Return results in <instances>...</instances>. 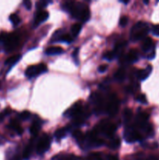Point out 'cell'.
<instances>
[{"mask_svg":"<svg viewBox=\"0 0 159 160\" xmlns=\"http://www.w3.org/2000/svg\"><path fill=\"white\" fill-rule=\"evenodd\" d=\"M81 29H82V25L80 23H74L71 27V33L73 37H76L80 34Z\"/></svg>","mask_w":159,"mask_h":160,"instance_id":"d4e9b609","label":"cell"},{"mask_svg":"<svg viewBox=\"0 0 159 160\" xmlns=\"http://www.w3.org/2000/svg\"><path fill=\"white\" fill-rule=\"evenodd\" d=\"M144 2V3H146V4H147V3H148V2H147V1H144V2Z\"/></svg>","mask_w":159,"mask_h":160,"instance_id":"ee69618b","label":"cell"},{"mask_svg":"<svg viewBox=\"0 0 159 160\" xmlns=\"http://www.w3.org/2000/svg\"><path fill=\"white\" fill-rule=\"evenodd\" d=\"M137 101L139 102L142 104H147V97L144 94H140V95H137Z\"/></svg>","mask_w":159,"mask_h":160,"instance_id":"4dcf8cb0","label":"cell"},{"mask_svg":"<svg viewBox=\"0 0 159 160\" xmlns=\"http://www.w3.org/2000/svg\"><path fill=\"white\" fill-rule=\"evenodd\" d=\"M31 113L29 112V111L25 110V111H23V112H22L19 115V117H20L21 120H27L30 117H31Z\"/></svg>","mask_w":159,"mask_h":160,"instance_id":"1f68e13d","label":"cell"},{"mask_svg":"<svg viewBox=\"0 0 159 160\" xmlns=\"http://www.w3.org/2000/svg\"><path fill=\"white\" fill-rule=\"evenodd\" d=\"M73 137L79 144H83L85 140V135L80 131H75L73 134Z\"/></svg>","mask_w":159,"mask_h":160,"instance_id":"7402d4cb","label":"cell"},{"mask_svg":"<svg viewBox=\"0 0 159 160\" xmlns=\"http://www.w3.org/2000/svg\"><path fill=\"white\" fill-rule=\"evenodd\" d=\"M9 20L13 24V26H17L20 23V17L16 13H12L9 16Z\"/></svg>","mask_w":159,"mask_h":160,"instance_id":"4316f807","label":"cell"},{"mask_svg":"<svg viewBox=\"0 0 159 160\" xmlns=\"http://www.w3.org/2000/svg\"><path fill=\"white\" fill-rule=\"evenodd\" d=\"M85 160H101V154L99 152H92L86 158Z\"/></svg>","mask_w":159,"mask_h":160,"instance_id":"83f0119b","label":"cell"},{"mask_svg":"<svg viewBox=\"0 0 159 160\" xmlns=\"http://www.w3.org/2000/svg\"><path fill=\"white\" fill-rule=\"evenodd\" d=\"M49 17V14L46 11H39L37 13L35 17V20H34V27H37L42 22H45V20H47V19Z\"/></svg>","mask_w":159,"mask_h":160,"instance_id":"8fae6325","label":"cell"},{"mask_svg":"<svg viewBox=\"0 0 159 160\" xmlns=\"http://www.w3.org/2000/svg\"><path fill=\"white\" fill-rule=\"evenodd\" d=\"M148 31L149 28L146 23L141 21L138 22L131 29L130 39L132 42L141 40L148 34Z\"/></svg>","mask_w":159,"mask_h":160,"instance_id":"7a4b0ae2","label":"cell"},{"mask_svg":"<svg viewBox=\"0 0 159 160\" xmlns=\"http://www.w3.org/2000/svg\"><path fill=\"white\" fill-rule=\"evenodd\" d=\"M66 133H67L66 128H59V129H58L57 131H55V137L58 139L63 138L66 135Z\"/></svg>","mask_w":159,"mask_h":160,"instance_id":"484cf974","label":"cell"},{"mask_svg":"<svg viewBox=\"0 0 159 160\" xmlns=\"http://www.w3.org/2000/svg\"><path fill=\"white\" fill-rule=\"evenodd\" d=\"M9 128H11L12 130H13V131H15L16 132H17V134H19V135H21L23 133V129L22 128V127L19 124L18 122L16 121V120H12V121L9 123Z\"/></svg>","mask_w":159,"mask_h":160,"instance_id":"2e32d148","label":"cell"},{"mask_svg":"<svg viewBox=\"0 0 159 160\" xmlns=\"http://www.w3.org/2000/svg\"><path fill=\"white\" fill-rule=\"evenodd\" d=\"M120 144H121L120 139L118 138H115L111 139V141L108 144V146L111 149H117L120 146Z\"/></svg>","mask_w":159,"mask_h":160,"instance_id":"ffe728a7","label":"cell"},{"mask_svg":"<svg viewBox=\"0 0 159 160\" xmlns=\"http://www.w3.org/2000/svg\"><path fill=\"white\" fill-rule=\"evenodd\" d=\"M154 56H155V52H154V50H151V52L148 55L147 58L149 59H152L154 58Z\"/></svg>","mask_w":159,"mask_h":160,"instance_id":"ab89813d","label":"cell"},{"mask_svg":"<svg viewBox=\"0 0 159 160\" xmlns=\"http://www.w3.org/2000/svg\"><path fill=\"white\" fill-rule=\"evenodd\" d=\"M20 42V38L15 33L12 34H7L2 45L4 46V49L6 52H9L15 49L19 45Z\"/></svg>","mask_w":159,"mask_h":160,"instance_id":"277c9868","label":"cell"},{"mask_svg":"<svg viewBox=\"0 0 159 160\" xmlns=\"http://www.w3.org/2000/svg\"><path fill=\"white\" fill-rule=\"evenodd\" d=\"M139 54L138 52L135 49H132L129 52V53L126 56V60L129 63H133L138 60Z\"/></svg>","mask_w":159,"mask_h":160,"instance_id":"5bb4252c","label":"cell"},{"mask_svg":"<svg viewBox=\"0 0 159 160\" xmlns=\"http://www.w3.org/2000/svg\"><path fill=\"white\" fill-rule=\"evenodd\" d=\"M77 54H78V48H76L74 51V52L73 53V57L76 58L77 57Z\"/></svg>","mask_w":159,"mask_h":160,"instance_id":"b9f144b4","label":"cell"},{"mask_svg":"<svg viewBox=\"0 0 159 160\" xmlns=\"http://www.w3.org/2000/svg\"><path fill=\"white\" fill-rule=\"evenodd\" d=\"M140 160H159V158L156 156H151L145 159H140Z\"/></svg>","mask_w":159,"mask_h":160,"instance_id":"f35d334b","label":"cell"},{"mask_svg":"<svg viewBox=\"0 0 159 160\" xmlns=\"http://www.w3.org/2000/svg\"><path fill=\"white\" fill-rule=\"evenodd\" d=\"M83 108L84 107H83L82 106V102H78L75 103L70 109H69L68 110L65 112V115L73 118V117H76V116L82 110Z\"/></svg>","mask_w":159,"mask_h":160,"instance_id":"30bf717a","label":"cell"},{"mask_svg":"<svg viewBox=\"0 0 159 160\" xmlns=\"http://www.w3.org/2000/svg\"><path fill=\"white\" fill-rule=\"evenodd\" d=\"M116 131V126L114 123L108 121V120H103L98 126L94 128L93 132L98 136V134H103L107 137H112Z\"/></svg>","mask_w":159,"mask_h":160,"instance_id":"3957f363","label":"cell"},{"mask_svg":"<svg viewBox=\"0 0 159 160\" xmlns=\"http://www.w3.org/2000/svg\"><path fill=\"white\" fill-rule=\"evenodd\" d=\"M53 160H85L80 157L74 156L72 154H62L56 156L53 158Z\"/></svg>","mask_w":159,"mask_h":160,"instance_id":"4fadbf2b","label":"cell"},{"mask_svg":"<svg viewBox=\"0 0 159 160\" xmlns=\"http://www.w3.org/2000/svg\"><path fill=\"white\" fill-rule=\"evenodd\" d=\"M123 120H124L125 123H128L131 120L132 117V111L130 109H125L124 112H123Z\"/></svg>","mask_w":159,"mask_h":160,"instance_id":"cb8c5ba5","label":"cell"},{"mask_svg":"<svg viewBox=\"0 0 159 160\" xmlns=\"http://www.w3.org/2000/svg\"><path fill=\"white\" fill-rule=\"evenodd\" d=\"M33 151V142H30L29 145L25 148L24 151L23 152V158L24 159H28L31 156V153Z\"/></svg>","mask_w":159,"mask_h":160,"instance_id":"603a6c76","label":"cell"},{"mask_svg":"<svg viewBox=\"0 0 159 160\" xmlns=\"http://www.w3.org/2000/svg\"><path fill=\"white\" fill-rule=\"evenodd\" d=\"M63 48L60 46H51L46 49V54L49 56L53 55H59L63 53Z\"/></svg>","mask_w":159,"mask_h":160,"instance_id":"9a60e30c","label":"cell"},{"mask_svg":"<svg viewBox=\"0 0 159 160\" xmlns=\"http://www.w3.org/2000/svg\"><path fill=\"white\" fill-rule=\"evenodd\" d=\"M115 56H116V55H115V52L114 51H108L107 52L104 53V58H105V59L108 61L112 60Z\"/></svg>","mask_w":159,"mask_h":160,"instance_id":"f546056e","label":"cell"},{"mask_svg":"<svg viewBox=\"0 0 159 160\" xmlns=\"http://www.w3.org/2000/svg\"><path fill=\"white\" fill-rule=\"evenodd\" d=\"M41 129V123L39 122L35 121L32 123V125L30 128V133L31 134V135L36 136L38 134L39 131Z\"/></svg>","mask_w":159,"mask_h":160,"instance_id":"ac0fdd59","label":"cell"},{"mask_svg":"<svg viewBox=\"0 0 159 160\" xmlns=\"http://www.w3.org/2000/svg\"><path fill=\"white\" fill-rule=\"evenodd\" d=\"M108 69V66L105 65V64H102V65L99 66V67H98V71L100 72V73H104V72L107 70Z\"/></svg>","mask_w":159,"mask_h":160,"instance_id":"74e56055","label":"cell"},{"mask_svg":"<svg viewBox=\"0 0 159 160\" xmlns=\"http://www.w3.org/2000/svg\"><path fill=\"white\" fill-rule=\"evenodd\" d=\"M10 109H6L5 110H3L2 112H0V123H2V122L4 120L5 117H6V116L9 115V113H10Z\"/></svg>","mask_w":159,"mask_h":160,"instance_id":"836d02e7","label":"cell"},{"mask_svg":"<svg viewBox=\"0 0 159 160\" xmlns=\"http://www.w3.org/2000/svg\"><path fill=\"white\" fill-rule=\"evenodd\" d=\"M48 70L47 66L44 63L37 64V65L30 66L26 68L25 71V75L28 78H32L36 76H38L41 73H43Z\"/></svg>","mask_w":159,"mask_h":160,"instance_id":"5b68a950","label":"cell"},{"mask_svg":"<svg viewBox=\"0 0 159 160\" xmlns=\"http://www.w3.org/2000/svg\"><path fill=\"white\" fill-rule=\"evenodd\" d=\"M47 4H48V2L46 1H38L36 3V8H37L38 10L41 11L42 9L46 7Z\"/></svg>","mask_w":159,"mask_h":160,"instance_id":"d6a6232c","label":"cell"},{"mask_svg":"<svg viewBox=\"0 0 159 160\" xmlns=\"http://www.w3.org/2000/svg\"><path fill=\"white\" fill-rule=\"evenodd\" d=\"M20 59H21V56L20 55H16V56H11V57L8 58L6 59V62H5V64L9 66V67H12V66L15 65Z\"/></svg>","mask_w":159,"mask_h":160,"instance_id":"d6986e66","label":"cell"},{"mask_svg":"<svg viewBox=\"0 0 159 160\" xmlns=\"http://www.w3.org/2000/svg\"><path fill=\"white\" fill-rule=\"evenodd\" d=\"M65 10L68 11L72 17L80 20L82 22H86L90 19V9L84 4L77 2H66L62 6Z\"/></svg>","mask_w":159,"mask_h":160,"instance_id":"6da1fadb","label":"cell"},{"mask_svg":"<svg viewBox=\"0 0 159 160\" xmlns=\"http://www.w3.org/2000/svg\"><path fill=\"white\" fill-rule=\"evenodd\" d=\"M120 2L123 3H124V4H127V3L129 2V1H120Z\"/></svg>","mask_w":159,"mask_h":160,"instance_id":"7bdbcfd3","label":"cell"},{"mask_svg":"<svg viewBox=\"0 0 159 160\" xmlns=\"http://www.w3.org/2000/svg\"><path fill=\"white\" fill-rule=\"evenodd\" d=\"M151 71H152V67L151 65H148L143 70H139L138 73H137L139 80L140 81H144V80H146L149 77V75L151 74Z\"/></svg>","mask_w":159,"mask_h":160,"instance_id":"7c38bea8","label":"cell"},{"mask_svg":"<svg viewBox=\"0 0 159 160\" xmlns=\"http://www.w3.org/2000/svg\"><path fill=\"white\" fill-rule=\"evenodd\" d=\"M90 99L95 104V111L97 112H101L104 109V102L103 98L99 94L94 93L90 95Z\"/></svg>","mask_w":159,"mask_h":160,"instance_id":"9c48e42d","label":"cell"},{"mask_svg":"<svg viewBox=\"0 0 159 160\" xmlns=\"http://www.w3.org/2000/svg\"><path fill=\"white\" fill-rule=\"evenodd\" d=\"M118 110V100L116 95H112L106 105V111L110 117H115Z\"/></svg>","mask_w":159,"mask_h":160,"instance_id":"52a82bcc","label":"cell"},{"mask_svg":"<svg viewBox=\"0 0 159 160\" xmlns=\"http://www.w3.org/2000/svg\"><path fill=\"white\" fill-rule=\"evenodd\" d=\"M108 160H118V158L115 157V156H109L108 157Z\"/></svg>","mask_w":159,"mask_h":160,"instance_id":"60d3db41","label":"cell"},{"mask_svg":"<svg viewBox=\"0 0 159 160\" xmlns=\"http://www.w3.org/2000/svg\"><path fill=\"white\" fill-rule=\"evenodd\" d=\"M50 145H51V138L48 134H44L42 137L39 139L37 146H36L37 154L42 155L46 152L49 149Z\"/></svg>","mask_w":159,"mask_h":160,"instance_id":"8992f818","label":"cell"},{"mask_svg":"<svg viewBox=\"0 0 159 160\" xmlns=\"http://www.w3.org/2000/svg\"><path fill=\"white\" fill-rule=\"evenodd\" d=\"M128 21H129V19H128V17L126 16H123L120 18L119 20V25L121 27H125L128 23Z\"/></svg>","mask_w":159,"mask_h":160,"instance_id":"e575fe53","label":"cell"},{"mask_svg":"<svg viewBox=\"0 0 159 160\" xmlns=\"http://www.w3.org/2000/svg\"><path fill=\"white\" fill-rule=\"evenodd\" d=\"M153 47V41L151 38H146L143 41V45H142V49L143 52H147L151 51V48Z\"/></svg>","mask_w":159,"mask_h":160,"instance_id":"e0dca14e","label":"cell"},{"mask_svg":"<svg viewBox=\"0 0 159 160\" xmlns=\"http://www.w3.org/2000/svg\"><path fill=\"white\" fill-rule=\"evenodd\" d=\"M125 139L129 143H132V142H137L141 139V135L138 131L134 129H131L129 131H126L125 132Z\"/></svg>","mask_w":159,"mask_h":160,"instance_id":"ba28073f","label":"cell"},{"mask_svg":"<svg viewBox=\"0 0 159 160\" xmlns=\"http://www.w3.org/2000/svg\"><path fill=\"white\" fill-rule=\"evenodd\" d=\"M152 33L154 35L159 36V24H156L154 26H153Z\"/></svg>","mask_w":159,"mask_h":160,"instance_id":"d590c367","label":"cell"},{"mask_svg":"<svg viewBox=\"0 0 159 160\" xmlns=\"http://www.w3.org/2000/svg\"><path fill=\"white\" fill-rule=\"evenodd\" d=\"M23 5H24L25 8H26L27 10H30L31 9V6H32V3L30 0H24L23 1Z\"/></svg>","mask_w":159,"mask_h":160,"instance_id":"8d00e7d4","label":"cell"},{"mask_svg":"<svg viewBox=\"0 0 159 160\" xmlns=\"http://www.w3.org/2000/svg\"><path fill=\"white\" fill-rule=\"evenodd\" d=\"M126 78V72L123 69H119L118 70H117L115 73V75H114V78H115V81H123V80Z\"/></svg>","mask_w":159,"mask_h":160,"instance_id":"44dd1931","label":"cell"},{"mask_svg":"<svg viewBox=\"0 0 159 160\" xmlns=\"http://www.w3.org/2000/svg\"><path fill=\"white\" fill-rule=\"evenodd\" d=\"M61 41H62V42H65V43H67V44H70V43H71L72 41H73V38H72L71 36L68 34H62L59 42H61Z\"/></svg>","mask_w":159,"mask_h":160,"instance_id":"f1b7e54d","label":"cell"}]
</instances>
